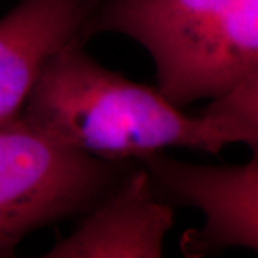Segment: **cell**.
<instances>
[{
	"label": "cell",
	"instance_id": "6da1fadb",
	"mask_svg": "<svg viewBox=\"0 0 258 258\" xmlns=\"http://www.w3.org/2000/svg\"><path fill=\"white\" fill-rule=\"evenodd\" d=\"M75 40L42 69L19 118L88 155L138 161L168 148L217 154L232 144L217 119L189 116L158 88L105 68Z\"/></svg>",
	"mask_w": 258,
	"mask_h": 258
},
{
	"label": "cell",
	"instance_id": "7a4b0ae2",
	"mask_svg": "<svg viewBox=\"0 0 258 258\" xmlns=\"http://www.w3.org/2000/svg\"><path fill=\"white\" fill-rule=\"evenodd\" d=\"M129 37L178 108L217 99L258 68V0H99L78 42Z\"/></svg>",
	"mask_w": 258,
	"mask_h": 258
},
{
	"label": "cell",
	"instance_id": "3957f363",
	"mask_svg": "<svg viewBox=\"0 0 258 258\" xmlns=\"http://www.w3.org/2000/svg\"><path fill=\"white\" fill-rule=\"evenodd\" d=\"M137 161L88 155L20 118L0 126V258L29 234L82 215Z\"/></svg>",
	"mask_w": 258,
	"mask_h": 258
},
{
	"label": "cell",
	"instance_id": "277c9868",
	"mask_svg": "<svg viewBox=\"0 0 258 258\" xmlns=\"http://www.w3.org/2000/svg\"><path fill=\"white\" fill-rule=\"evenodd\" d=\"M138 161L161 200L203 214L201 228L181 237L184 255L205 257L231 247L258 252V157L244 165H200L164 152Z\"/></svg>",
	"mask_w": 258,
	"mask_h": 258
},
{
	"label": "cell",
	"instance_id": "5b68a950",
	"mask_svg": "<svg viewBox=\"0 0 258 258\" xmlns=\"http://www.w3.org/2000/svg\"><path fill=\"white\" fill-rule=\"evenodd\" d=\"M175 208L161 200L139 161L43 258H159Z\"/></svg>",
	"mask_w": 258,
	"mask_h": 258
},
{
	"label": "cell",
	"instance_id": "8992f818",
	"mask_svg": "<svg viewBox=\"0 0 258 258\" xmlns=\"http://www.w3.org/2000/svg\"><path fill=\"white\" fill-rule=\"evenodd\" d=\"M99 0H20L0 18V126L16 119L45 64L78 40Z\"/></svg>",
	"mask_w": 258,
	"mask_h": 258
},
{
	"label": "cell",
	"instance_id": "52a82bcc",
	"mask_svg": "<svg viewBox=\"0 0 258 258\" xmlns=\"http://www.w3.org/2000/svg\"><path fill=\"white\" fill-rule=\"evenodd\" d=\"M200 113L218 120L232 144L247 145L258 157V68Z\"/></svg>",
	"mask_w": 258,
	"mask_h": 258
}]
</instances>
